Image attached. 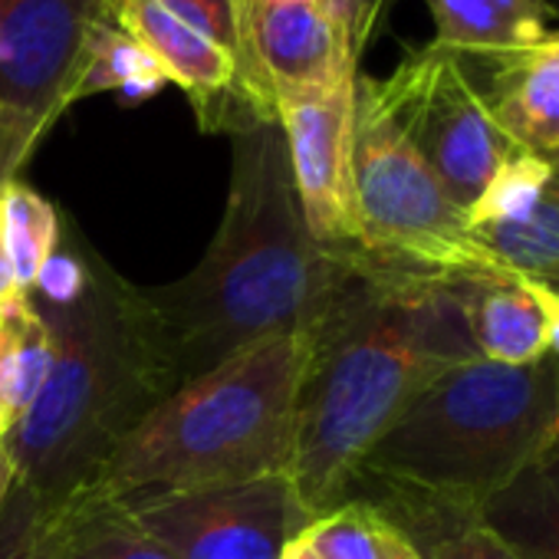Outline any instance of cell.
<instances>
[{
    "label": "cell",
    "instance_id": "6da1fadb",
    "mask_svg": "<svg viewBox=\"0 0 559 559\" xmlns=\"http://www.w3.org/2000/svg\"><path fill=\"white\" fill-rule=\"evenodd\" d=\"M369 263L313 237L276 122L230 135L227 204L204 257L175 284L145 287L178 389L266 336L317 333Z\"/></svg>",
    "mask_w": 559,
    "mask_h": 559
},
{
    "label": "cell",
    "instance_id": "7a4b0ae2",
    "mask_svg": "<svg viewBox=\"0 0 559 559\" xmlns=\"http://www.w3.org/2000/svg\"><path fill=\"white\" fill-rule=\"evenodd\" d=\"M24 294L53 333V366L34 408L0 444L14 461V487L53 513L93 487L112 451L178 382L145 287L106 263L70 217L60 250Z\"/></svg>",
    "mask_w": 559,
    "mask_h": 559
},
{
    "label": "cell",
    "instance_id": "3957f363",
    "mask_svg": "<svg viewBox=\"0 0 559 559\" xmlns=\"http://www.w3.org/2000/svg\"><path fill=\"white\" fill-rule=\"evenodd\" d=\"M480 359L464 276L372 257L359 284L317 326L297 405L290 480L320 516L346 503L366 454L444 372Z\"/></svg>",
    "mask_w": 559,
    "mask_h": 559
},
{
    "label": "cell",
    "instance_id": "277c9868",
    "mask_svg": "<svg viewBox=\"0 0 559 559\" xmlns=\"http://www.w3.org/2000/svg\"><path fill=\"white\" fill-rule=\"evenodd\" d=\"M313 333L266 336L175 389L112 451L73 503L148 500L290 474Z\"/></svg>",
    "mask_w": 559,
    "mask_h": 559
},
{
    "label": "cell",
    "instance_id": "5b68a950",
    "mask_svg": "<svg viewBox=\"0 0 559 559\" xmlns=\"http://www.w3.org/2000/svg\"><path fill=\"white\" fill-rule=\"evenodd\" d=\"M559 444V356L471 359L431 382L366 454L359 477L441 503L484 507Z\"/></svg>",
    "mask_w": 559,
    "mask_h": 559
},
{
    "label": "cell",
    "instance_id": "8992f818",
    "mask_svg": "<svg viewBox=\"0 0 559 559\" xmlns=\"http://www.w3.org/2000/svg\"><path fill=\"white\" fill-rule=\"evenodd\" d=\"M353 201L359 247L392 266L435 276H507L510 270L474 237L464 207L389 112L379 80L356 76Z\"/></svg>",
    "mask_w": 559,
    "mask_h": 559
},
{
    "label": "cell",
    "instance_id": "52a82bcc",
    "mask_svg": "<svg viewBox=\"0 0 559 559\" xmlns=\"http://www.w3.org/2000/svg\"><path fill=\"white\" fill-rule=\"evenodd\" d=\"M103 0H0V175L4 185L80 99ZM112 21V17H109Z\"/></svg>",
    "mask_w": 559,
    "mask_h": 559
},
{
    "label": "cell",
    "instance_id": "ba28073f",
    "mask_svg": "<svg viewBox=\"0 0 559 559\" xmlns=\"http://www.w3.org/2000/svg\"><path fill=\"white\" fill-rule=\"evenodd\" d=\"M379 93L408 142L467 214L516 145L493 119L484 90L464 70V60L428 44L408 53L392 76L379 80Z\"/></svg>",
    "mask_w": 559,
    "mask_h": 559
},
{
    "label": "cell",
    "instance_id": "9c48e42d",
    "mask_svg": "<svg viewBox=\"0 0 559 559\" xmlns=\"http://www.w3.org/2000/svg\"><path fill=\"white\" fill-rule=\"evenodd\" d=\"M240 86L276 122V99L356 83L359 60L333 0H230Z\"/></svg>",
    "mask_w": 559,
    "mask_h": 559
},
{
    "label": "cell",
    "instance_id": "30bf717a",
    "mask_svg": "<svg viewBox=\"0 0 559 559\" xmlns=\"http://www.w3.org/2000/svg\"><path fill=\"white\" fill-rule=\"evenodd\" d=\"M129 513L175 559H284L313 520L290 474L171 493Z\"/></svg>",
    "mask_w": 559,
    "mask_h": 559
},
{
    "label": "cell",
    "instance_id": "8fae6325",
    "mask_svg": "<svg viewBox=\"0 0 559 559\" xmlns=\"http://www.w3.org/2000/svg\"><path fill=\"white\" fill-rule=\"evenodd\" d=\"M353 109L356 83L276 99L304 217L333 250H362L353 201Z\"/></svg>",
    "mask_w": 559,
    "mask_h": 559
},
{
    "label": "cell",
    "instance_id": "7c38bea8",
    "mask_svg": "<svg viewBox=\"0 0 559 559\" xmlns=\"http://www.w3.org/2000/svg\"><path fill=\"white\" fill-rule=\"evenodd\" d=\"M112 21L142 44L162 67L165 80L188 96L204 132L237 135L273 122L240 86L234 50L185 24L165 0H122Z\"/></svg>",
    "mask_w": 559,
    "mask_h": 559
},
{
    "label": "cell",
    "instance_id": "4fadbf2b",
    "mask_svg": "<svg viewBox=\"0 0 559 559\" xmlns=\"http://www.w3.org/2000/svg\"><path fill=\"white\" fill-rule=\"evenodd\" d=\"M484 96L516 148L559 158V34L497 60Z\"/></svg>",
    "mask_w": 559,
    "mask_h": 559
},
{
    "label": "cell",
    "instance_id": "5bb4252c",
    "mask_svg": "<svg viewBox=\"0 0 559 559\" xmlns=\"http://www.w3.org/2000/svg\"><path fill=\"white\" fill-rule=\"evenodd\" d=\"M467 323L480 359L500 366H526L549 353L546 313L530 280L507 276H464Z\"/></svg>",
    "mask_w": 559,
    "mask_h": 559
},
{
    "label": "cell",
    "instance_id": "9a60e30c",
    "mask_svg": "<svg viewBox=\"0 0 559 559\" xmlns=\"http://www.w3.org/2000/svg\"><path fill=\"white\" fill-rule=\"evenodd\" d=\"M520 559H559V444L480 507Z\"/></svg>",
    "mask_w": 559,
    "mask_h": 559
},
{
    "label": "cell",
    "instance_id": "2e32d148",
    "mask_svg": "<svg viewBox=\"0 0 559 559\" xmlns=\"http://www.w3.org/2000/svg\"><path fill=\"white\" fill-rule=\"evenodd\" d=\"M40 559H175L126 507L67 503L44 513Z\"/></svg>",
    "mask_w": 559,
    "mask_h": 559
},
{
    "label": "cell",
    "instance_id": "e0dca14e",
    "mask_svg": "<svg viewBox=\"0 0 559 559\" xmlns=\"http://www.w3.org/2000/svg\"><path fill=\"white\" fill-rule=\"evenodd\" d=\"M415 546L421 559H520L480 516L477 507L441 503L418 493L392 490L376 503Z\"/></svg>",
    "mask_w": 559,
    "mask_h": 559
},
{
    "label": "cell",
    "instance_id": "ac0fdd59",
    "mask_svg": "<svg viewBox=\"0 0 559 559\" xmlns=\"http://www.w3.org/2000/svg\"><path fill=\"white\" fill-rule=\"evenodd\" d=\"M53 366V333L34 300L17 290L0 304V438L40 399Z\"/></svg>",
    "mask_w": 559,
    "mask_h": 559
},
{
    "label": "cell",
    "instance_id": "d6986e66",
    "mask_svg": "<svg viewBox=\"0 0 559 559\" xmlns=\"http://www.w3.org/2000/svg\"><path fill=\"white\" fill-rule=\"evenodd\" d=\"M0 234L17 276V287L31 290L50 266L63 240V214L53 201L14 178L0 188Z\"/></svg>",
    "mask_w": 559,
    "mask_h": 559
},
{
    "label": "cell",
    "instance_id": "ffe728a7",
    "mask_svg": "<svg viewBox=\"0 0 559 559\" xmlns=\"http://www.w3.org/2000/svg\"><path fill=\"white\" fill-rule=\"evenodd\" d=\"M474 237L516 276L559 287V171L536 211L520 224L477 227Z\"/></svg>",
    "mask_w": 559,
    "mask_h": 559
},
{
    "label": "cell",
    "instance_id": "44dd1931",
    "mask_svg": "<svg viewBox=\"0 0 559 559\" xmlns=\"http://www.w3.org/2000/svg\"><path fill=\"white\" fill-rule=\"evenodd\" d=\"M165 83L168 80L155 63V57L142 44H135L116 21L106 17L93 27L80 99L96 93H122L126 99H148Z\"/></svg>",
    "mask_w": 559,
    "mask_h": 559
},
{
    "label": "cell",
    "instance_id": "7402d4cb",
    "mask_svg": "<svg viewBox=\"0 0 559 559\" xmlns=\"http://www.w3.org/2000/svg\"><path fill=\"white\" fill-rule=\"evenodd\" d=\"M435 21V47L477 60H503L536 40L497 14L487 0H425Z\"/></svg>",
    "mask_w": 559,
    "mask_h": 559
},
{
    "label": "cell",
    "instance_id": "603a6c76",
    "mask_svg": "<svg viewBox=\"0 0 559 559\" xmlns=\"http://www.w3.org/2000/svg\"><path fill=\"white\" fill-rule=\"evenodd\" d=\"M304 539L320 559H395L405 543L402 530L376 503L362 500H346L313 516Z\"/></svg>",
    "mask_w": 559,
    "mask_h": 559
},
{
    "label": "cell",
    "instance_id": "cb8c5ba5",
    "mask_svg": "<svg viewBox=\"0 0 559 559\" xmlns=\"http://www.w3.org/2000/svg\"><path fill=\"white\" fill-rule=\"evenodd\" d=\"M556 178V162L526 148H513L500 168L490 175L477 201L467 207L471 230L493 227V224H520L526 221L539 198L546 194L549 181Z\"/></svg>",
    "mask_w": 559,
    "mask_h": 559
},
{
    "label": "cell",
    "instance_id": "d4e9b609",
    "mask_svg": "<svg viewBox=\"0 0 559 559\" xmlns=\"http://www.w3.org/2000/svg\"><path fill=\"white\" fill-rule=\"evenodd\" d=\"M333 4L340 8V14L346 21L356 60H362V53L376 44L382 24L389 21V11L395 0H333Z\"/></svg>",
    "mask_w": 559,
    "mask_h": 559
},
{
    "label": "cell",
    "instance_id": "484cf974",
    "mask_svg": "<svg viewBox=\"0 0 559 559\" xmlns=\"http://www.w3.org/2000/svg\"><path fill=\"white\" fill-rule=\"evenodd\" d=\"M487 4L503 14L513 27H520L530 40H543L549 31H546V21L556 17V11L546 4V0H487Z\"/></svg>",
    "mask_w": 559,
    "mask_h": 559
},
{
    "label": "cell",
    "instance_id": "4316f807",
    "mask_svg": "<svg viewBox=\"0 0 559 559\" xmlns=\"http://www.w3.org/2000/svg\"><path fill=\"white\" fill-rule=\"evenodd\" d=\"M530 287L546 313V340H549V353L559 356V287H546V284H533L530 280Z\"/></svg>",
    "mask_w": 559,
    "mask_h": 559
},
{
    "label": "cell",
    "instance_id": "83f0119b",
    "mask_svg": "<svg viewBox=\"0 0 559 559\" xmlns=\"http://www.w3.org/2000/svg\"><path fill=\"white\" fill-rule=\"evenodd\" d=\"M17 276H14V266H11V257H8V247H4V234H0V304L11 300L17 294Z\"/></svg>",
    "mask_w": 559,
    "mask_h": 559
},
{
    "label": "cell",
    "instance_id": "f1b7e54d",
    "mask_svg": "<svg viewBox=\"0 0 559 559\" xmlns=\"http://www.w3.org/2000/svg\"><path fill=\"white\" fill-rule=\"evenodd\" d=\"M14 461H11V454L4 451V444H0V510H4V503H8V497H11V490H14Z\"/></svg>",
    "mask_w": 559,
    "mask_h": 559
},
{
    "label": "cell",
    "instance_id": "f546056e",
    "mask_svg": "<svg viewBox=\"0 0 559 559\" xmlns=\"http://www.w3.org/2000/svg\"><path fill=\"white\" fill-rule=\"evenodd\" d=\"M284 559H320L310 546H307V539H304V533L287 546V552H284Z\"/></svg>",
    "mask_w": 559,
    "mask_h": 559
},
{
    "label": "cell",
    "instance_id": "4dcf8cb0",
    "mask_svg": "<svg viewBox=\"0 0 559 559\" xmlns=\"http://www.w3.org/2000/svg\"><path fill=\"white\" fill-rule=\"evenodd\" d=\"M106 4V11H109V17H112V11L122 4V0H103ZM165 4H181V0H165ZM198 4H214V8H230V0H198Z\"/></svg>",
    "mask_w": 559,
    "mask_h": 559
},
{
    "label": "cell",
    "instance_id": "1f68e13d",
    "mask_svg": "<svg viewBox=\"0 0 559 559\" xmlns=\"http://www.w3.org/2000/svg\"><path fill=\"white\" fill-rule=\"evenodd\" d=\"M395 559H421V556H418V552H415V546H412V543L405 539V543L399 546V552H395Z\"/></svg>",
    "mask_w": 559,
    "mask_h": 559
},
{
    "label": "cell",
    "instance_id": "d6a6232c",
    "mask_svg": "<svg viewBox=\"0 0 559 559\" xmlns=\"http://www.w3.org/2000/svg\"><path fill=\"white\" fill-rule=\"evenodd\" d=\"M0 188H4V175H0Z\"/></svg>",
    "mask_w": 559,
    "mask_h": 559
},
{
    "label": "cell",
    "instance_id": "836d02e7",
    "mask_svg": "<svg viewBox=\"0 0 559 559\" xmlns=\"http://www.w3.org/2000/svg\"><path fill=\"white\" fill-rule=\"evenodd\" d=\"M556 171H559V158H556Z\"/></svg>",
    "mask_w": 559,
    "mask_h": 559
}]
</instances>
